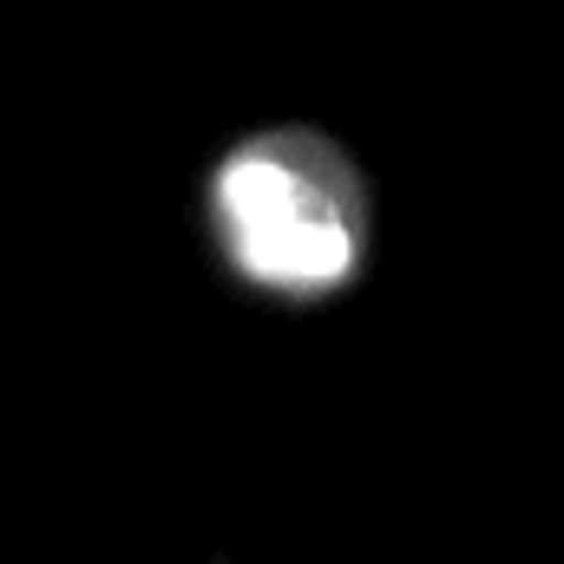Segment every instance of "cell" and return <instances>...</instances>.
<instances>
[{
	"instance_id": "obj_1",
	"label": "cell",
	"mask_w": 564,
	"mask_h": 564,
	"mask_svg": "<svg viewBox=\"0 0 564 564\" xmlns=\"http://www.w3.org/2000/svg\"><path fill=\"white\" fill-rule=\"evenodd\" d=\"M210 237L250 289L315 302L361 270L368 191L328 139L263 132L210 171Z\"/></svg>"
}]
</instances>
